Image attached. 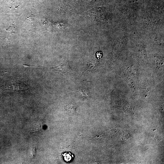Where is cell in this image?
<instances>
[{"mask_svg":"<svg viewBox=\"0 0 164 164\" xmlns=\"http://www.w3.org/2000/svg\"><path fill=\"white\" fill-rule=\"evenodd\" d=\"M30 89L26 81H15L2 87V90L9 92H26Z\"/></svg>","mask_w":164,"mask_h":164,"instance_id":"1","label":"cell"},{"mask_svg":"<svg viewBox=\"0 0 164 164\" xmlns=\"http://www.w3.org/2000/svg\"><path fill=\"white\" fill-rule=\"evenodd\" d=\"M62 155L64 157L65 160L67 162L70 161L72 159V155L70 153H65L62 154Z\"/></svg>","mask_w":164,"mask_h":164,"instance_id":"5","label":"cell"},{"mask_svg":"<svg viewBox=\"0 0 164 164\" xmlns=\"http://www.w3.org/2000/svg\"><path fill=\"white\" fill-rule=\"evenodd\" d=\"M78 106L77 104L70 103L65 105L64 110L66 112L69 114H77L76 110Z\"/></svg>","mask_w":164,"mask_h":164,"instance_id":"3","label":"cell"},{"mask_svg":"<svg viewBox=\"0 0 164 164\" xmlns=\"http://www.w3.org/2000/svg\"><path fill=\"white\" fill-rule=\"evenodd\" d=\"M23 65L25 66H32L36 67L41 68H45L47 69H50L52 70L59 71L62 74L66 76V74L70 72V70L68 66L67 63L66 61H64L59 64L55 66L52 67H46L41 66H36L33 65H30L26 64H23Z\"/></svg>","mask_w":164,"mask_h":164,"instance_id":"2","label":"cell"},{"mask_svg":"<svg viewBox=\"0 0 164 164\" xmlns=\"http://www.w3.org/2000/svg\"><path fill=\"white\" fill-rule=\"evenodd\" d=\"M78 90V92L84 97L87 98L89 96V92L87 89L85 88H80Z\"/></svg>","mask_w":164,"mask_h":164,"instance_id":"4","label":"cell"},{"mask_svg":"<svg viewBox=\"0 0 164 164\" xmlns=\"http://www.w3.org/2000/svg\"><path fill=\"white\" fill-rule=\"evenodd\" d=\"M94 67V63L91 60L89 62L87 68V71H89L91 70Z\"/></svg>","mask_w":164,"mask_h":164,"instance_id":"6","label":"cell"},{"mask_svg":"<svg viewBox=\"0 0 164 164\" xmlns=\"http://www.w3.org/2000/svg\"><path fill=\"white\" fill-rule=\"evenodd\" d=\"M96 55L98 59H100L102 57L103 54L102 52L99 51L96 53Z\"/></svg>","mask_w":164,"mask_h":164,"instance_id":"7","label":"cell"},{"mask_svg":"<svg viewBox=\"0 0 164 164\" xmlns=\"http://www.w3.org/2000/svg\"><path fill=\"white\" fill-rule=\"evenodd\" d=\"M35 148H34L33 149V150H32V154H33V155H35Z\"/></svg>","mask_w":164,"mask_h":164,"instance_id":"8","label":"cell"},{"mask_svg":"<svg viewBox=\"0 0 164 164\" xmlns=\"http://www.w3.org/2000/svg\"><path fill=\"white\" fill-rule=\"evenodd\" d=\"M5 73V72H3V73H0V76H1L3 74V73Z\"/></svg>","mask_w":164,"mask_h":164,"instance_id":"9","label":"cell"}]
</instances>
